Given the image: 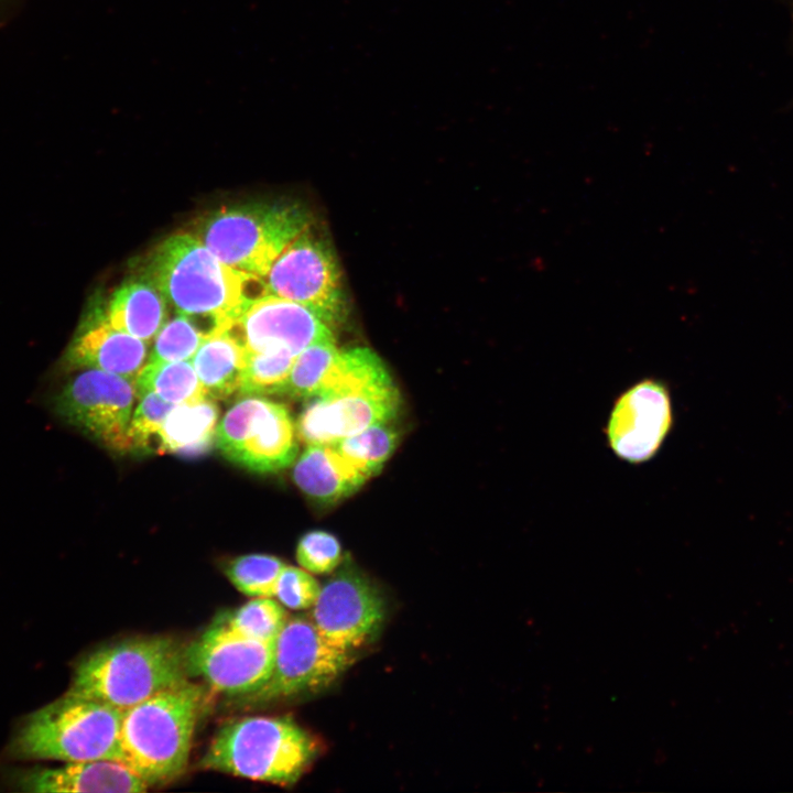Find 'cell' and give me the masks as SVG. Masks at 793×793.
<instances>
[{
  "mask_svg": "<svg viewBox=\"0 0 793 793\" xmlns=\"http://www.w3.org/2000/svg\"><path fill=\"white\" fill-rule=\"evenodd\" d=\"M284 567V562L276 556L247 554L230 561L225 573L231 584L249 597H274Z\"/></svg>",
  "mask_w": 793,
  "mask_h": 793,
  "instance_id": "cell-27",
  "label": "cell"
},
{
  "mask_svg": "<svg viewBox=\"0 0 793 793\" xmlns=\"http://www.w3.org/2000/svg\"><path fill=\"white\" fill-rule=\"evenodd\" d=\"M398 441V432L388 423H382L333 444L369 479L380 471L393 454Z\"/></svg>",
  "mask_w": 793,
  "mask_h": 793,
  "instance_id": "cell-25",
  "label": "cell"
},
{
  "mask_svg": "<svg viewBox=\"0 0 793 793\" xmlns=\"http://www.w3.org/2000/svg\"><path fill=\"white\" fill-rule=\"evenodd\" d=\"M318 751L315 739L289 716H250L225 724L202 757L203 769L293 785Z\"/></svg>",
  "mask_w": 793,
  "mask_h": 793,
  "instance_id": "cell-4",
  "label": "cell"
},
{
  "mask_svg": "<svg viewBox=\"0 0 793 793\" xmlns=\"http://www.w3.org/2000/svg\"><path fill=\"white\" fill-rule=\"evenodd\" d=\"M195 321L178 314L163 324L155 335L151 361L192 360L202 343L206 339Z\"/></svg>",
  "mask_w": 793,
  "mask_h": 793,
  "instance_id": "cell-29",
  "label": "cell"
},
{
  "mask_svg": "<svg viewBox=\"0 0 793 793\" xmlns=\"http://www.w3.org/2000/svg\"><path fill=\"white\" fill-rule=\"evenodd\" d=\"M321 587L309 572L285 565L279 576L274 597L284 607L293 610L313 608Z\"/></svg>",
  "mask_w": 793,
  "mask_h": 793,
  "instance_id": "cell-32",
  "label": "cell"
},
{
  "mask_svg": "<svg viewBox=\"0 0 793 793\" xmlns=\"http://www.w3.org/2000/svg\"><path fill=\"white\" fill-rule=\"evenodd\" d=\"M351 652L329 643L313 619L289 618L274 648L269 680L248 695L253 702H271L332 684L352 663Z\"/></svg>",
  "mask_w": 793,
  "mask_h": 793,
  "instance_id": "cell-9",
  "label": "cell"
},
{
  "mask_svg": "<svg viewBox=\"0 0 793 793\" xmlns=\"http://www.w3.org/2000/svg\"><path fill=\"white\" fill-rule=\"evenodd\" d=\"M338 348L334 340L315 343L294 359L285 394L312 399L317 395Z\"/></svg>",
  "mask_w": 793,
  "mask_h": 793,
  "instance_id": "cell-28",
  "label": "cell"
},
{
  "mask_svg": "<svg viewBox=\"0 0 793 793\" xmlns=\"http://www.w3.org/2000/svg\"><path fill=\"white\" fill-rule=\"evenodd\" d=\"M246 349L226 330L207 337L192 358L207 397L227 399L239 393Z\"/></svg>",
  "mask_w": 793,
  "mask_h": 793,
  "instance_id": "cell-20",
  "label": "cell"
},
{
  "mask_svg": "<svg viewBox=\"0 0 793 793\" xmlns=\"http://www.w3.org/2000/svg\"><path fill=\"white\" fill-rule=\"evenodd\" d=\"M218 417L216 400L209 397L174 405L157 434V452L202 455L215 441Z\"/></svg>",
  "mask_w": 793,
  "mask_h": 793,
  "instance_id": "cell-19",
  "label": "cell"
},
{
  "mask_svg": "<svg viewBox=\"0 0 793 793\" xmlns=\"http://www.w3.org/2000/svg\"><path fill=\"white\" fill-rule=\"evenodd\" d=\"M268 293L312 309L333 329L347 313L333 248L307 227L274 260L263 278Z\"/></svg>",
  "mask_w": 793,
  "mask_h": 793,
  "instance_id": "cell-8",
  "label": "cell"
},
{
  "mask_svg": "<svg viewBox=\"0 0 793 793\" xmlns=\"http://www.w3.org/2000/svg\"><path fill=\"white\" fill-rule=\"evenodd\" d=\"M397 387L385 363L368 347L339 349L314 398L384 390Z\"/></svg>",
  "mask_w": 793,
  "mask_h": 793,
  "instance_id": "cell-21",
  "label": "cell"
},
{
  "mask_svg": "<svg viewBox=\"0 0 793 793\" xmlns=\"http://www.w3.org/2000/svg\"><path fill=\"white\" fill-rule=\"evenodd\" d=\"M204 700L189 680L122 710L120 761L149 786L166 783L185 770Z\"/></svg>",
  "mask_w": 793,
  "mask_h": 793,
  "instance_id": "cell-3",
  "label": "cell"
},
{
  "mask_svg": "<svg viewBox=\"0 0 793 793\" xmlns=\"http://www.w3.org/2000/svg\"><path fill=\"white\" fill-rule=\"evenodd\" d=\"M294 359L287 349L246 350L239 394H285Z\"/></svg>",
  "mask_w": 793,
  "mask_h": 793,
  "instance_id": "cell-24",
  "label": "cell"
},
{
  "mask_svg": "<svg viewBox=\"0 0 793 793\" xmlns=\"http://www.w3.org/2000/svg\"><path fill=\"white\" fill-rule=\"evenodd\" d=\"M224 330L246 350L287 349L295 357L315 343L335 341L334 329L312 309L270 293Z\"/></svg>",
  "mask_w": 793,
  "mask_h": 793,
  "instance_id": "cell-14",
  "label": "cell"
},
{
  "mask_svg": "<svg viewBox=\"0 0 793 793\" xmlns=\"http://www.w3.org/2000/svg\"><path fill=\"white\" fill-rule=\"evenodd\" d=\"M12 783L24 792L138 793L149 785L119 760L66 762L58 768H33L18 772Z\"/></svg>",
  "mask_w": 793,
  "mask_h": 793,
  "instance_id": "cell-16",
  "label": "cell"
},
{
  "mask_svg": "<svg viewBox=\"0 0 793 793\" xmlns=\"http://www.w3.org/2000/svg\"><path fill=\"white\" fill-rule=\"evenodd\" d=\"M308 400L295 425L297 438L306 445L333 444L372 425L390 423L401 402L397 387Z\"/></svg>",
  "mask_w": 793,
  "mask_h": 793,
  "instance_id": "cell-15",
  "label": "cell"
},
{
  "mask_svg": "<svg viewBox=\"0 0 793 793\" xmlns=\"http://www.w3.org/2000/svg\"><path fill=\"white\" fill-rule=\"evenodd\" d=\"M146 345L113 327L106 318H86L62 361L69 369H97L134 381L145 365Z\"/></svg>",
  "mask_w": 793,
  "mask_h": 793,
  "instance_id": "cell-17",
  "label": "cell"
},
{
  "mask_svg": "<svg viewBox=\"0 0 793 793\" xmlns=\"http://www.w3.org/2000/svg\"><path fill=\"white\" fill-rule=\"evenodd\" d=\"M135 388L132 380L83 369L55 394L53 409L65 422L116 452L130 450L128 430Z\"/></svg>",
  "mask_w": 793,
  "mask_h": 793,
  "instance_id": "cell-10",
  "label": "cell"
},
{
  "mask_svg": "<svg viewBox=\"0 0 793 793\" xmlns=\"http://www.w3.org/2000/svg\"><path fill=\"white\" fill-rule=\"evenodd\" d=\"M672 422L666 385L655 379L641 380L616 400L606 427L608 445L622 460L644 463L659 452Z\"/></svg>",
  "mask_w": 793,
  "mask_h": 793,
  "instance_id": "cell-13",
  "label": "cell"
},
{
  "mask_svg": "<svg viewBox=\"0 0 793 793\" xmlns=\"http://www.w3.org/2000/svg\"><path fill=\"white\" fill-rule=\"evenodd\" d=\"M309 222L308 211L298 204L225 206L199 221L196 237L225 264L264 278Z\"/></svg>",
  "mask_w": 793,
  "mask_h": 793,
  "instance_id": "cell-6",
  "label": "cell"
},
{
  "mask_svg": "<svg viewBox=\"0 0 793 793\" xmlns=\"http://www.w3.org/2000/svg\"><path fill=\"white\" fill-rule=\"evenodd\" d=\"M188 677L185 647L165 636L134 637L83 656L66 693L123 710Z\"/></svg>",
  "mask_w": 793,
  "mask_h": 793,
  "instance_id": "cell-2",
  "label": "cell"
},
{
  "mask_svg": "<svg viewBox=\"0 0 793 793\" xmlns=\"http://www.w3.org/2000/svg\"><path fill=\"white\" fill-rule=\"evenodd\" d=\"M339 541L333 534L314 530L305 533L296 546V561L302 568L313 574L334 571L341 562Z\"/></svg>",
  "mask_w": 793,
  "mask_h": 793,
  "instance_id": "cell-31",
  "label": "cell"
},
{
  "mask_svg": "<svg viewBox=\"0 0 793 793\" xmlns=\"http://www.w3.org/2000/svg\"><path fill=\"white\" fill-rule=\"evenodd\" d=\"M287 612L272 597H256L230 613L222 622L248 639L274 643L287 621Z\"/></svg>",
  "mask_w": 793,
  "mask_h": 793,
  "instance_id": "cell-26",
  "label": "cell"
},
{
  "mask_svg": "<svg viewBox=\"0 0 793 793\" xmlns=\"http://www.w3.org/2000/svg\"><path fill=\"white\" fill-rule=\"evenodd\" d=\"M274 648L275 642L245 638L219 621L185 647L186 669L219 693L248 696L269 680Z\"/></svg>",
  "mask_w": 793,
  "mask_h": 793,
  "instance_id": "cell-11",
  "label": "cell"
},
{
  "mask_svg": "<svg viewBox=\"0 0 793 793\" xmlns=\"http://www.w3.org/2000/svg\"><path fill=\"white\" fill-rule=\"evenodd\" d=\"M385 617L384 600L362 574L341 569L321 587L312 619L333 645L352 652L374 636Z\"/></svg>",
  "mask_w": 793,
  "mask_h": 793,
  "instance_id": "cell-12",
  "label": "cell"
},
{
  "mask_svg": "<svg viewBox=\"0 0 793 793\" xmlns=\"http://www.w3.org/2000/svg\"><path fill=\"white\" fill-rule=\"evenodd\" d=\"M296 430L289 410L260 395H242L225 413L216 446L230 461L254 472H276L294 464Z\"/></svg>",
  "mask_w": 793,
  "mask_h": 793,
  "instance_id": "cell-7",
  "label": "cell"
},
{
  "mask_svg": "<svg viewBox=\"0 0 793 793\" xmlns=\"http://www.w3.org/2000/svg\"><path fill=\"white\" fill-rule=\"evenodd\" d=\"M138 398L139 403L132 413L128 430L130 450L151 448L152 441L157 437L165 417L174 406L152 392L143 393Z\"/></svg>",
  "mask_w": 793,
  "mask_h": 793,
  "instance_id": "cell-30",
  "label": "cell"
},
{
  "mask_svg": "<svg viewBox=\"0 0 793 793\" xmlns=\"http://www.w3.org/2000/svg\"><path fill=\"white\" fill-rule=\"evenodd\" d=\"M121 716L122 709L66 693L24 717L9 753L64 762L120 761Z\"/></svg>",
  "mask_w": 793,
  "mask_h": 793,
  "instance_id": "cell-5",
  "label": "cell"
},
{
  "mask_svg": "<svg viewBox=\"0 0 793 793\" xmlns=\"http://www.w3.org/2000/svg\"><path fill=\"white\" fill-rule=\"evenodd\" d=\"M165 298L151 282H130L113 294L108 322L122 332L149 341L164 323Z\"/></svg>",
  "mask_w": 793,
  "mask_h": 793,
  "instance_id": "cell-22",
  "label": "cell"
},
{
  "mask_svg": "<svg viewBox=\"0 0 793 793\" xmlns=\"http://www.w3.org/2000/svg\"><path fill=\"white\" fill-rule=\"evenodd\" d=\"M292 476L303 493L322 504L345 499L368 480L334 444L307 445L294 463Z\"/></svg>",
  "mask_w": 793,
  "mask_h": 793,
  "instance_id": "cell-18",
  "label": "cell"
},
{
  "mask_svg": "<svg viewBox=\"0 0 793 793\" xmlns=\"http://www.w3.org/2000/svg\"><path fill=\"white\" fill-rule=\"evenodd\" d=\"M25 0H0V20L10 21L21 11Z\"/></svg>",
  "mask_w": 793,
  "mask_h": 793,
  "instance_id": "cell-33",
  "label": "cell"
},
{
  "mask_svg": "<svg viewBox=\"0 0 793 793\" xmlns=\"http://www.w3.org/2000/svg\"><path fill=\"white\" fill-rule=\"evenodd\" d=\"M148 272L177 314L193 318L206 337L226 329L268 294L263 278L225 264L186 232L169 237L156 248Z\"/></svg>",
  "mask_w": 793,
  "mask_h": 793,
  "instance_id": "cell-1",
  "label": "cell"
},
{
  "mask_svg": "<svg viewBox=\"0 0 793 793\" xmlns=\"http://www.w3.org/2000/svg\"><path fill=\"white\" fill-rule=\"evenodd\" d=\"M133 383L137 397L152 392L174 405L207 397L193 363L188 360H149L140 370Z\"/></svg>",
  "mask_w": 793,
  "mask_h": 793,
  "instance_id": "cell-23",
  "label": "cell"
}]
</instances>
